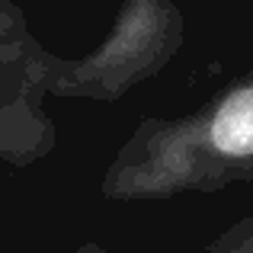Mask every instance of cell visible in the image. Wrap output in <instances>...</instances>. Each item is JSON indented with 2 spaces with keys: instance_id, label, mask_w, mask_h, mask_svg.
<instances>
[{
  "instance_id": "1",
  "label": "cell",
  "mask_w": 253,
  "mask_h": 253,
  "mask_svg": "<svg viewBox=\"0 0 253 253\" xmlns=\"http://www.w3.org/2000/svg\"><path fill=\"white\" fill-rule=\"evenodd\" d=\"M253 179V74L228 84L189 116L141 119L103 173L112 202L218 192Z\"/></svg>"
},
{
  "instance_id": "2",
  "label": "cell",
  "mask_w": 253,
  "mask_h": 253,
  "mask_svg": "<svg viewBox=\"0 0 253 253\" xmlns=\"http://www.w3.org/2000/svg\"><path fill=\"white\" fill-rule=\"evenodd\" d=\"M183 45V16L173 0H125L116 26L81 61L45 51L42 84L48 96L116 103L135 84L157 77Z\"/></svg>"
},
{
  "instance_id": "3",
  "label": "cell",
  "mask_w": 253,
  "mask_h": 253,
  "mask_svg": "<svg viewBox=\"0 0 253 253\" xmlns=\"http://www.w3.org/2000/svg\"><path fill=\"white\" fill-rule=\"evenodd\" d=\"M45 48L29 36L16 6L0 0V164L29 167L55 151L58 131L42 99Z\"/></svg>"
},
{
  "instance_id": "4",
  "label": "cell",
  "mask_w": 253,
  "mask_h": 253,
  "mask_svg": "<svg viewBox=\"0 0 253 253\" xmlns=\"http://www.w3.org/2000/svg\"><path fill=\"white\" fill-rule=\"evenodd\" d=\"M202 253H253V211L231 224L221 237H215Z\"/></svg>"
},
{
  "instance_id": "5",
  "label": "cell",
  "mask_w": 253,
  "mask_h": 253,
  "mask_svg": "<svg viewBox=\"0 0 253 253\" xmlns=\"http://www.w3.org/2000/svg\"><path fill=\"white\" fill-rule=\"evenodd\" d=\"M71 253H106V250L99 247V244H93V241H90V244H84V247H77V250H71Z\"/></svg>"
}]
</instances>
